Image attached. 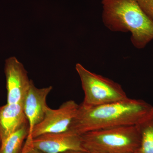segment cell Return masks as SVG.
I'll return each instance as SVG.
<instances>
[{
  "mask_svg": "<svg viewBox=\"0 0 153 153\" xmlns=\"http://www.w3.org/2000/svg\"><path fill=\"white\" fill-rule=\"evenodd\" d=\"M79 107V105L73 100L63 102L57 109H52L48 107L43 120L34 128L26 139H32L44 134L69 131Z\"/></svg>",
  "mask_w": 153,
  "mask_h": 153,
  "instance_id": "5b68a950",
  "label": "cell"
},
{
  "mask_svg": "<svg viewBox=\"0 0 153 153\" xmlns=\"http://www.w3.org/2000/svg\"><path fill=\"white\" fill-rule=\"evenodd\" d=\"M80 136L82 148L88 153H134L140 146L137 125L101 129Z\"/></svg>",
  "mask_w": 153,
  "mask_h": 153,
  "instance_id": "3957f363",
  "label": "cell"
},
{
  "mask_svg": "<svg viewBox=\"0 0 153 153\" xmlns=\"http://www.w3.org/2000/svg\"><path fill=\"white\" fill-rule=\"evenodd\" d=\"M1 141H0V147H1Z\"/></svg>",
  "mask_w": 153,
  "mask_h": 153,
  "instance_id": "9a60e30c",
  "label": "cell"
},
{
  "mask_svg": "<svg viewBox=\"0 0 153 153\" xmlns=\"http://www.w3.org/2000/svg\"><path fill=\"white\" fill-rule=\"evenodd\" d=\"M21 153H46L33 148L29 144L25 143Z\"/></svg>",
  "mask_w": 153,
  "mask_h": 153,
  "instance_id": "4fadbf2b",
  "label": "cell"
},
{
  "mask_svg": "<svg viewBox=\"0 0 153 153\" xmlns=\"http://www.w3.org/2000/svg\"><path fill=\"white\" fill-rule=\"evenodd\" d=\"M75 69L84 91L82 105L98 106L128 98L121 85L112 79L91 72L79 63Z\"/></svg>",
  "mask_w": 153,
  "mask_h": 153,
  "instance_id": "277c9868",
  "label": "cell"
},
{
  "mask_svg": "<svg viewBox=\"0 0 153 153\" xmlns=\"http://www.w3.org/2000/svg\"><path fill=\"white\" fill-rule=\"evenodd\" d=\"M7 103H23L30 88L31 79L23 64L12 56L5 61Z\"/></svg>",
  "mask_w": 153,
  "mask_h": 153,
  "instance_id": "8992f818",
  "label": "cell"
},
{
  "mask_svg": "<svg viewBox=\"0 0 153 153\" xmlns=\"http://www.w3.org/2000/svg\"><path fill=\"white\" fill-rule=\"evenodd\" d=\"M28 123L23 103H7L0 106L1 144L11 134Z\"/></svg>",
  "mask_w": 153,
  "mask_h": 153,
  "instance_id": "9c48e42d",
  "label": "cell"
},
{
  "mask_svg": "<svg viewBox=\"0 0 153 153\" xmlns=\"http://www.w3.org/2000/svg\"><path fill=\"white\" fill-rule=\"evenodd\" d=\"M29 131L27 123L11 134L1 144L0 153H21Z\"/></svg>",
  "mask_w": 153,
  "mask_h": 153,
  "instance_id": "30bf717a",
  "label": "cell"
},
{
  "mask_svg": "<svg viewBox=\"0 0 153 153\" xmlns=\"http://www.w3.org/2000/svg\"><path fill=\"white\" fill-rule=\"evenodd\" d=\"M141 136L139 153H153V109L144 119L137 125Z\"/></svg>",
  "mask_w": 153,
  "mask_h": 153,
  "instance_id": "8fae6325",
  "label": "cell"
},
{
  "mask_svg": "<svg viewBox=\"0 0 153 153\" xmlns=\"http://www.w3.org/2000/svg\"><path fill=\"white\" fill-rule=\"evenodd\" d=\"M25 142L46 153H62L69 151H84L81 136L71 131L44 134Z\"/></svg>",
  "mask_w": 153,
  "mask_h": 153,
  "instance_id": "52a82bcc",
  "label": "cell"
},
{
  "mask_svg": "<svg viewBox=\"0 0 153 153\" xmlns=\"http://www.w3.org/2000/svg\"><path fill=\"white\" fill-rule=\"evenodd\" d=\"M139 153L138 152H136V153Z\"/></svg>",
  "mask_w": 153,
  "mask_h": 153,
  "instance_id": "2e32d148",
  "label": "cell"
},
{
  "mask_svg": "<svg viewBox=\"0 0 153 153\" xmlns=\"http://www.w3.org/2000/svg\"><path fill=\"white\" fill-rule=\"evenodd\" d=\"M153 109L144 100L129 98L96 106L81 104L69 130L81 135L101 129L137 125Z\"/></svg>",
  "mask_w": 153,
  "mask_h": 153,
  "instance_id": "6da1fadb",
  "label": "cell"
},
{
  "mask_svg": "<svg viewBox=\"0 0 153 153\" xmlns=\"http://www.w3.org/2000/svg\"><path fill=\"white\" fill-rule=\"evenodd\" d=\"M145 13L153 21V0H137Z\"/></svg>",
  "mask_w": 153,
  "mask_h": 153,
  "instance_id": "7c38bea8",
  "label": "cell"
},
{
  "mask_svg": "<svg viewBox=\"0 0 153 153\" xmlns=\"http://www.w3.org/2000/svg\"><path fill=\"white\" fill-rule=\"evenodd\" d=\"M52 88V86L38 88L31 80L30 88L23 102V109L29 126L28 136L44 119L49 107L47 103V97Z\"/></svg>",
  "mask_w": 153,
  "mask_h": 153,
  "instance_id": "ba28073f",
  "label": "cell"
},
{
  "mask_svg": "<svg viewBox=\"0 0 153 153\" xmlns=\"http://www.w3.org/2000/svg\"><path fill=\"white\" fill-rule=\"evenodd\" d=\"M102 21L114 32L130 33L131 41L137 49H144L153 40V21L137 0H102Z\"/></svg>",
  "mask_w": 153,
  "mask_h": 153,
  "instance_id": "7a4b0ae2",
  "label": "cell"
},
{
  "mask_svg": "<svg viewBox=\"0 0 153 153\" xmlns=\"http://www.w3.org/2000/svg\"><path fill=\"white\" fill-rule=\"evenodd\" d=\"M62 153H88L84 151H69L67 152H64Z\"/></svg>",
  "mask_w": 153,
  "mask_h": 153,
  "instance_id": "5bb4252c",
  "label": "cell"
}]
</instances>
